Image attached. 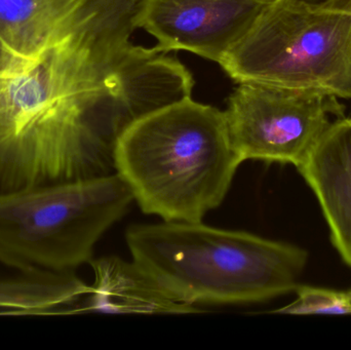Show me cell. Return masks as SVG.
Segmentation results:
<instances>
[{
	"instance_id": "obj_1",
	"label": "cell",
	"mask_w": 351,
	"mask_h": 350,
	"mask_svg": "<svg viewBox=\"0 0 351 350\" xmlns=\"http://www.w3.org/2000/svg\"><path fill=\"white\" fill-rule=\"evenodd\" d=\"M136 16L131 0H96L37 57L0 53V193L115 173Z\"/></svg>"
},
{
	"instance_id": "obj_2",
	"label": "cell",
	"mask_w": 351,
	"mask_h": 350,
	"mask_svg": "<svg viewBox=\"0 0 351 350\" xmlns=\"http://www.w3.org/2000/svg\"><path fill=\"white\" fill-rule=\"evenodd\" d=\"M241 158L224 111L185 99L132 123L117 140L115 173L147 215L202 221L220 207Z\"/></svg>"
},
{
	"instance_id": "obj_3",
	"label": "cell",
	"mask_w": 351,
	"mask_h": 350,
	"mask_svg": "<svg viewBox=\"0 0 351 350\" xmlns=\"http://www.w3.org/2000/svg\"><path fill=\"white\" fill-rule=\"evenodd\" d=\"M132 259L186 303L247 304L296 291L306 251L286 242L199 222L134 224Z\"/></svg>"
},
{
	"instance_id": "obj_4",
	"label": "cell",
	"mask_w": 351,
	"mask_h": 350,
	"mask_svg": "<svg viewBox=\"0 0 351 350\" xmlns=\"http://www.w3.org/2000/svg\"><path fill=\"white\" fill-rule=\"evenodd\" d=\"M133 201L117 173L0 193V263L21 273H74Z\"/></svg>"
},
{
	"instance_id": "obj_5",
	"label": "cell",
	"mask_w": 351,
	"mask_h": 350,
	"mask_svg": "<svg viewBox=\"0 0 351 350\" xmlns=\"http://www.w3.org/2000/svg\"><path fill=\"white\" fill-rule=\"evenodd\" d=\"M221 67L235 82L351 99V14L271 0Z\"/></svg>"
},
{
	"instance_id": "obj_6",
	"label": "cell",
	"mask_w": 351,
	"mask_h": 350,
	"mask_svg": "<svg viewBox=\"0 0 351 350\" xmlns=\"http://www.w3.org/2000/svg\"><path fill=\"white\" fill-rule=\"evenodd\" d=\"M227 129L241 162L261 160L297 168L333 121L337 97L313 88L241 82L228 99Z\"/></svg>"
},
{
	"instance_id": "obj_7",
	"label": "cell",
	"mask_w": 351,
	"mask_h": 350,
	"mask_svg": "<svg viewBox=\"0 0 351 350\" xmlns=\"http://www.w3.org/2000/svg\"><path fill=\"white\" fill-rule=\"evenodd\" d=\"M271 0H143L138 28L160 51H185L220 65Z\"/></svg>"
},
{
	"instance_id": "obj_8",
	"label": "cell",
	"mask_w": 351,
	"mask_h": 350,
	"mask_svg": "<svg viewBox=\"0 0 351 350\" xmlns=\"http://www.w3.org/2000/svg\"><path fill=\"white\" fill-rule=\"evenodd\" d=\"M298 170L319 201L334 246L351 267V117L333 121Z\"/></svg>"
},
{
	"instance_id": "obj_9",
	"label": "cell",
	"mask_w": 351,
	"mask_h": 350,
	"mask_svg": "<svg viewBox=\"0 0 351 350\" xmlns=\"http://www.w3.org/2000/svg\"><path fill=\"white\" fill-rule=\"evenodd\" d=\"M94 283L82 312L104 314H173L202 312L197 306L177 299L135 261L104 256L90 262Z\"/></svg>"
},
{
	"instance_id": "obj_10",
	"label": "cell",
	"mask_w": 351,
	"mask_h": 350,
	"mask_svg": "<svg viewBox=\"0 0 351 350\" xmlns=\"http://www.w3.org/2000/svg\"><path fill=\"white\" fill-rule=\"evenodd\" d=\"M96 0H0V53L35 58L75 30Z\"/></svg>"
},
{
	"instance_id": "obj_11",
	"label": "cell",
	"mask_w": 351,
	"mask_h": 350,
	"mask_svg": "<svg viewBox=\"0 0 351 350\" xmlns=\"http://www.w3.org/2000/svg\"><path fill=\"white\" fill-rule=\"evenodd\" d=\"M90 286L74 273H22L0 279V314H72L82 312Z\"/></svg>"
},
{
	"instance_id": "obj_12",
	"label": "cell",
	"mask_w": 351,
	"mask_h": 350,
	"mask_svg": "<svg viewBox=\"0 0 351 350\" xmlns=\"http://www.w3.org/2000/svg\"><path fill=\"white\" fill-rule=\"evenodd\" d=\"M297 299L289 305L274 310L271 314H351V289L335 291L323 288L299 286Z\"/></svg>"
},
{
	"instance_id": "obj_13",
	"label": "cell",
	"mask_w": 351,
	"mask_h": 350,
	"mask_svg": "<svg viewBox=\"0 0 351 350\" xmlns=\"http://www.w3.org/2000/svg\"><path fill=\"white\" fill-rule=\"evenodd\" d=\"M306 5L351 14V0H297Z\"/></svg>"
}]
</instances>
